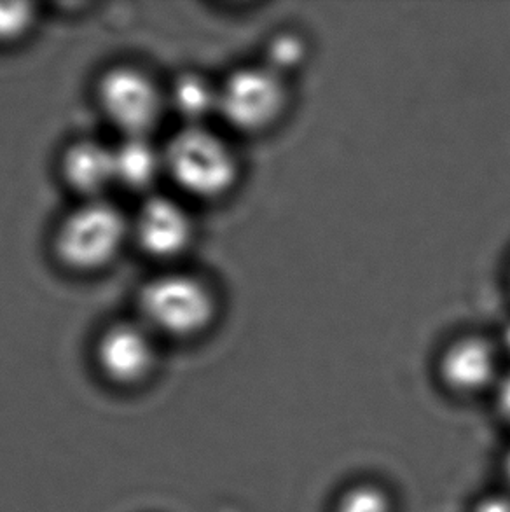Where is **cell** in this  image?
<instances>
[{
	"label": "cell",
	"instance_id": "cell-14",
	"mask_svg": "<svg viewBox=\"0 0 510 512\" xmlns=\"http://www.w3.org/2000/svg\"><path fill=\"white\" fill-rule=\"evenodd\" d=\"M304 56V44L297 37L283 35L271 42L269 48V69L282 76V70L294 69Z\"/></svg>",
	"mask_w": 510,
	"mask_h": 512
},
{
	"label": "cell",
	"instance_id": "cell-4",
	"mask_svg": "<svg viewBox=\"0 0 510 512\" xmlns=\"http://www.w3.org/2000/svg\"><path fill=\"white\" fill-rule=\"evenodd\" d=\"M287 104L280 74L269 67L235 72L219 90V114L242 132L275 125Z\"/></svg>",
	"mask_w": 510,
	"mask_h": 512
},
{
	"label": "cell",
	"instance_id": "cell-3",
	"mask_svg": "<svg viewBox=\"0 0 510 512\" xmlns=\"http://www.w3.org/2000/svg\"><path fill=\"white\" fill-rule=\"evenodd\" d=\"M126 222L118 208L90 201L63 221L56 233V252L76 270H97L112 261L125 242Z\"/></svg>",
	"mask_w": 510,
	"mask_h": 512
},
{
	"label": "cell",
	"instance_id": "cell-12",
	"mask_svg": "<svg viewBox=\"0 0 510 512\" xmlns=\"http://www.w3.org/2000/svg\"><path fill=\"white\" fill-rule=\"evenodd\" d=\"M32 21L34 11L27 2H0V42L20 39Z\"/></svg>",
	"mask_w": 510,
	"mask_h": 512
},
{
	"label": "cell",
	"instance_id": "cell-7",
	"mask_svg": "<svg viewBox=\"0 0 510 512\" xmlns=\"http://www.w3.org/2000/svg\"><path fill=\"white\" fill-rule=\"evenodd\" d=\"M140 247L156 257H172L189 245L193 224L186 210L170 198H151L140 208L135 222Z\"/></svg>",
	"mask_w": 510,
	"mask_h": 512
},
{
	"label": "cell",
	"instance_id": "cell-13",
	"mask_svg": "<svg viewBox=\"0 0 510 512\" xmlns=\"http://www.w3.org/2000/svg\"><path fill=\"white\" fill-rule=\"evenodd\" d=\"M336 512H390V500L376 486H357L341 499Z\"/></svg>",
	"mask_w": 510,
	"mask_h": 512
},
{
	"label": "cell",
	"instance_id": "cell-11",
	"mask_svg": "<svg viewBox=\"0 0 510 512\" xmlns=\"http://www.w3.org/2000/svg\"><path fill=\"white\" fill-rule=\"evenodd\" d=\"M173 109L179 112L182 118L187 119L191 125L210 116L212 112H219V90L205 81L203 77L182 76L173 84Z\"/></svg>",
	"mask_w": 510,
	"mask_h": 512
},
{
	"label": "cell",
	"instance_id": "cell-2",
	"mask_svg": "<svg viewBox=\"0 0 510 512\" xmlns=\"http://www.w3.org/2000/svg\"><path fill=\"white\" fill-rule=\"evenodd\" d=\"M144 326L161 334L193 336L212 322L215 301L207 285L186 275L154 278L140 294Z\"/></svg>",
	"mask_w": 510,
	"mask_h": 512
},
{
	"label": "cell",
	"instance_id": "cell-8",
	"mask_svg": "<svg viewBox=\"0 0 510 512\" xmlns=\"http://www.w3.org/2000/svg\"><path fill=\"white\" fill-rule=\"evenodd\" d=\"M441 373L449 387L458 392H477L495 378L497 355L488 341H456L442 357Z\"/></svg>",
	"mask_w": 510,
	"mask_h": 512
},
{
	"label": "cell",
	"instance_id": "cell-17",
	"mask_svg": "<svg viewBox=\"0 0 510 512\" xmlns=\"http://www.w3.org/2000/svg\"><path fill=\"white\" fill-rule=\"evenodd\" d=\"M505 343H507V346H509L510 350V326L509 329H507V334H505Z\"/></svg>",
	"mask_w": 510,
	"mask_h": 512
},
{
	"label": "cell",
	"instance_id": "cell-9",
	"mask_svg": "<svg viewBox=\"0 0 510 512\" xmlns=\"http://www.w3.org/2000/svg\"><path fill=\"white\" fill-rule=\"evenodd\" d=\"M63 173L70 186L79 193L98 196L107 187L118 184L114 147L93 140L70 147L63 160Z\"/></svg>",
	"mask_w": 510,
	"mask_h": 512
},
{
	"label": "cell",
	"instance_id": "cell-18",
	"mask_svg": "<svg viewBox=\"0 0 510 512\" xmlns=\"http://www.w3.org/2000/svg\"><path fill=\"white\" fill-rule=\"evenodd\" d=\"M507 476H509V481H510V455H509V460H507Z\"/></svg>",
	"mask_w": 510,
	"mask_h": 512
},
{
	"label": "cell",
	"instance_id": "cell-10",
	"mask_svg": "<svg viewBox=\"0 0 510 512\" xmlns=\"http://www.w3.org/2000/svg\"><path fill=\"white\" fill-rule=\"evenodd\" d=\"M116 180L130 189H145L151 186L165 168V156L159 154L147 137H126L114 147Z\"/></svg>",
	"mask_w": 510,
	"mask_h": 512
},
{
	"label": "cell",
	"instance_id": "cell-1",
	"mask_svg": "<svg viewBox=\"0 0 510 512\" xmlns=\"http://www.w3.org/2000/svg\"><path fill=\"white\" fill-rule=\"evenodd\" d=\"M165 170L177 186L198 198L228 193L238 177L235 154L203 126H189L166 147Z\"/></svg>",
	"mask_w": 510,
	"mask_h": 512
},
{
	"label": "cell",
	"instance_id": "cell-15",
	"mask_svg": "<svg viewBox=\"0 0 510 512\" xmlns=\"http://www.w3.org/2000/svg\"><path fill=\"white\" fill-rule=\"evenodd\" d=\"M476 512H510V500L504 497H490L479 502Z\"/></svg>",
	"mask_w": 510,
	"mask_h": 512
},
{
	"label": "cell",
	"instance_id": "cell-5",
	"mask_svg": "<svg viewBox=\"0 0 510 512\" xmlns=\"http://www.w3.org/2000/svg\"><path fill=\"white\" fill-rule=\"evenodd\" d=\"M107 118L126 137H147L161 116V97L149 77L135 69H114L98 86Z\"/></svg>",
	"mask_w": 510,
	"mask_h": 512
},
{
	"label": "cell",
	"instance_id": "cell-16",
	"mask_svg": "<svg viewBox=\"0 0 510 512\" xmlns=\"http://www.w3.org/2000/svg\"><path fill=\"white\" fill-rule=\"evenodd\" d=\"M498 402H500V409L504 411V415L510 420V374L505 376V380L502 381V385H500Z\"/></svg>",
	"mask_w": 510,
	"mask_h": 512
},
{
	"label": "cell",
	"instance_id": "cell-6",
	"mask_svg": "<svg viewBox=\"0 0 510 512\" xmlns=\"http://www.w3.org/2000/svg\"><path fill=\"white\" fill-rule=\"evenodd\" d=\"M97 364L119 387L138 385L151 374L156 360L149 329L142 324H116L97 343Z\"/></svg>",
	"mask_w": 510,
	"mask_h": 512
}]
</instances>
